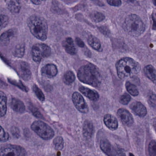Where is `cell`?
Listing matches in <instances>:
<instances>
[{"label": "cell", "mask_w": 156, "mask_h": 156, "mask_svg": "<svg viewBox=\"0 0 156 156\" xmlns=\"http://www.w3.org/2000/svg\"><path fill=\"white\" fill-rule=\"evenodd\" d=\"M129 155H130V156H134V155L132 153H130V154H129Z\"/></svg>", "instance_id": "46"}, {"label": "cell", "mask_w": 156, "mask_h": 156, "mask_svg": "<svg viewBox=\"0 0 156 156\" xmlns=\"http://www.w3.org/2000/svg\"><path fill=\"white\" fill-rule=\"evenodd\" d=\"M116 154L118 156H126L125 151L121 147H117L115 149Z\"/></svg>", "instance_id": "38"}, {"label": "cell", "mask_w": 156, "mask_h": 156, "mask_svg": "<svg viewBox=\"0 0 156 156\" xmlns=\"http://www.w3.org/2000/svg\"><path fill=\"white\" fill-rule=\"evenodd\" d=\"M7 8L12 13H19L21 8V3L19 0H10L7 3Z\"/></svg>", "instance_id": "19"}, {"label": "cell", "mask_w": 156, "mask_h": 156, "mask_svg": "<svg viewBox=\"0 0 156 156\" xmlns=\"http://www.w3.org/2000/svg\"><path fill=\"white\" fill-rule=\"evenodd\" d=\"M1 29L5 27L9 23V17L6 15L1 14Z\"/></svg>", "instance_id": "33"}, {"label": "cell", "mask_w": 156, "mask_h": 156, "mask_svg": "<svg viewBox=\"0 0 156 156\" xmlns=\"http://www.w3.org/2000/svg\"><path fill=\"white\" fill-rule=\"evenodd\" d=\"M103 122L105 126L111 131H114L118 128V121L117 119L112 115H106L103 118Z\"/></svg>", "instance_id": "15"}, {"label": "cell", "mask_w": 156, "mask_h": 156, "mask_svg": "<svg viewBox=\"0 0 156 156\" xmlns=\"http://www.w3.org/2000/svg\"><path fill=\"white\" fill-rule=\"evenodd\" d=\"M31 53L33 60L36 63H39L42 59L50 56L51 48L45 44L37 43L32 47Z\"/></svg>", "instance_id": "6"}, {"label": "cell", "mask_w": 156, "mask_h": 156, "mask_svg": "<svg viewBox=\"0 0 156 156\" xmlns=\"http://www.w3.org/2000/svg\"><path fill=\"white\" fill-rule=\"evenodd\" d=\"M31 128L44 140H49L53 138L55 135L53 129L42 121H35L31 125Z\"/></svg>", "instance_id": "5"}, {"label": "cell", "mask_w": 156, "mask_h": 156, "mask_svg": "<svg viewBox=\"0 0 156 156\" xmlns=\"http://www.w3.org/2000/svg\"><path fill=\"white\" fill-rule=\"evenodd\" d=\"M75 40H76V42L77 43V45L79 47H84L85 44H84V42L82 41V40L81 38H79V37H76Z\"/></svg>", "instance_id": "40"}, {"label": "cell", "mask_w": 156, "mask_h": 156, "mask_svg": "<svg viewBox=\"0 0 156 156\" xmlns=\"http://www.w3.org/2000/svg\"><path fill=\"white\" fill-rule=\"evenodd\" d=\"M152 2H153L154 5L156 6V0H152Z\"/></svg>", "instance_id": "45"}, {"label": "cell", "mask_w": 156, "mask_h": 156, "mask_svg": "<svg viewBox=\"0 0 156 156\" xmlns=\"http://www.w3.org/2000/svg\"><path fill=\"white\" fill-rule=\"evenodd\" d=\"M92 1H94V2H95V1H98V0H92Z\"/></svg>", "instance_id": "47"}, {"label": "cell", "mask_w": 156, "mask_h": 156, "mask_svg": "<svg viewBox=\"0 0 156 156\" xmlns=\"http://www.w3.org/2000/svg\"><path fill=\"white\" fill-rule=\"evenodd\" d=\"M0 101H1V117H2L5 115L7 111V97L3 92H0Z\"/></svg>", "instance_id": "22"}, {"label": "cell", "mask_w": 156, "mask_h": 156, "mask_svg": "<svg viewBox=\"0 0 156 156\" xmlns=\"http://www.w3.org/2000/svg\"><path fill=\"white\" fill-rule=\"evenodd\" d=\"M144 73L148 79L153 82L156 81V69L153 66L148 65L144 68Z\"/></svg>", "instance_id": "20"}, {"label": "cell", "mask_w": 156, "mask_h": 156, "mask_svg": "<svg viewBox=\"0 0 156 156\" xmlns=\"http://www.w3.org/2000/svg\"><path fill=\"white\" fill-rule=\"evenodd\" d=\"M79 90L83 95H85L91 101H98L100 98V95L99 94L94 90H91L89 88L84 87V86L80 87Z\"/></svg>", "instance_id": "13"}, {"label": "cell", "mask_w": 156, "mask_h": 156, "mask_svg": "<svg viewBox=\"0 0 156 156\" xmlns=\"http://www.w3.org/2000/svg\"><path fill=\"white\" fill-rule=\"evenodd\" d=\"M41 73L43 76L46 77H55L57 75V68L54 64H47L41 69Z\"/></svg>", "instance_id": "12"}, {"label": "cell", "mask_w": 156, "mask_h": 156, "mask_svg": "<svg viewBox=\"0 0 156 156\" xmlns=\"http://www.w3.org/2000/svg\"><path fill=\"white\" fill-rule=\"evenodd\" d=\"M90 17L93 22L100 23L104 20L105 16L100 12H94L91 14Z\"/></svg>", "instance_id": "27"}, {"label": "cell", "mask_w": 156, "mask_h": 156, "mask_svg": "<svg viewBox=\"0 0 156 156\" xmlns=\"http://www.w3.org/2000/svg\"><path fill=\"white\" fill-rule=\"evenodd\" d=\"M131 108L133 112L140 117H144L147 114V110L145 106L139 101L132 103L131 105Z\"/></svg>", "instance_id": "14"}, {"label": "cell", "mask_w": 156, "mask_h": 156, "mask_svg": "<svg viewBox=\"0 0 156 156\" xmlns=\"http://www.w3.org/2000/svg\"><path fill=\"white\" fill-rule=\"evenodd\" d=\"M16 67L18 74L23 80L25 81L30 80L31 72L30 66L28 63L24 61H19L16 64Z\"/></svg>", "instance_id": "9"}, {"label": "cell", "mask_w": 156, "mask_h": 156, "mask_svg": "<svg viewBox=\"0 0 156 156\" xmlns=\"http://www.w3.org/2000/svg\"><path fill=\"white\" fill-rule=\"evenodd\" d=\"M53 144L56 150H61L64 147V141L61 136H57L54 139Z\"/></svg>", "instance_id": "29"}, {"label": "cell", "mask_w": 156, "mask_h": 156, "mask_svg": "<svg viewBox=\"0 0 156 156\" xmlns=\"http://www.w3.org/2000/svg\"><path fill=\"white\" fill-rule=\"evenodd\" d=\"M83 136L86 138H90L93 133V126L92 123L89 121L86 120L84 122L82 128Z\"/></svg>", "instance_id": "18"}, {"label": "cell", "mask_w": 156, "mask_h": 156, "mask_svg": "<svg viewBox=\"0 0 156 156\" xmlns=\"http://www.w3.org/2000/svg\"><path fill=\"white\" fill-rule=\"evenodd\" d=\"M78 77L81 82L97 87L101 83V77L98 68L94 65L88 64L80 68Z\"/></svg>", "instance_id": "1"}, {"label": "cell", "mask_w": 156, "mask_h": 156, "mask_svg": "<svg viewBox=\"0 0 156 156\" xmlns=\"http://www.w3.org/2000/svg\"><path fill=\"white\" fill-rule=\"evenodd\" d=\"M101 149L108 156H116L114 150L111 143L107 140L101 141L100 144Z\"/></svg>", "instance_id": "16"}, {"label": "cell", "mask_w": 156, "mask_h": 156, "mask_svg": "<svg viewBox=\"0 0 156 156\" xmlns=\"http://www.w3.org/2000/svg\"></svg>", "instance_id": "48"}, {"label": "cell", "mask_w": 156, "mask_h": 156, "mask_svg": "<svg viewBox=\"0 0 156 156\" xmlns=\"http://www.w3.org/2000/svg\"><path fill=\"white\" fill-rule=\"evenodd\" d=\"M117 115L122 122L125 125L130 126L133 123V117L128 110L121 108L118 110Z\"/></svg>", "instance_id": "10"}, {"label": "cell", "mask_w": 156, "mask_h": 156, "mask_svg": "<svg viewBox=\"0 0 156 156\" xmlns=\"http://www.w3.org/2000/svg\"><path fill=\"white\" fill-rule=\"evenodd\" d=\"M149 156H156V141L153 140L150 142L148 146Z\"/></svg>", "instance_id": "31"}, {"label": "cell", "mask_w": 156, "mask_h": 156, "mask_svg": "<svg viewBox=\"0 0 156 156\" xmlns=\"http://www.w3.org/2000/svg\"><path fill=\"white\" fill-rule=\"evenodd\" d=\"M125 2L127 3L132 4H137V1L136 0H123Z\"/></svg>", "instance_id": "44"}, {"label": "cell", "mask_w": 156, "mask_h": 156, "mask_svg": "<svg viewBox=\"0 0 156 156\" xmlns=\"http://www.w3.org/2000/svg\"><path fill=\"white\" fill-rule=\"evenodd\" d=\"M152 19L153 21V28L156 29V13L153 14L152 15Z\"/></svg>", "instance_id": "43"}, {"label": "cell", "mask_w": 156, "mask_h": 156, "mask_svg": "<svg viewBox=\"0 0 156 156\" xmlns=\"http://www.w3.org/2000/svg\"><path fill=\"white\" fill-rule=\"evenodd\" d=\"M62 46L66 52L69 55H76L78 52L74 41L71 37H68L66 38L62 42Z\"/></svg>", "instance_id": "11"}, {"label": "cell", "mask_w": 156, "mask_h": 156, "mask_svg": "<svg viewBox=\"0 0 156 156\" xmlns=\"http://www.w3.org/2000/svg\"><path fill=\"white\" fill-rule=\"evenodd\" d=\"M149 103L152 106H155L156 105V95L155 94H152L150 95L148 100Z\"/></svg>", "instance_id": "37"}, {"label": "cell", "mask_w": 156, "mask_h": 156, "mask_svg": "<svg viewBox=\"0 0 156 156\" xmlns=\"http://www.w3.org/2000/svg\"><path fill=\"white\" fill-rule=\"evenodd\" d=\"M33 90L36 95L37 98L41 101H44L45 100V94L41 90L38 88L36 84H34L33 86Z\"/></svg>", "instance_id": "28"}, {"label": "cell", "mask_w": 156, "mask_h": 156, "mask_svg": "<svg viewBox=\"0 0 156 156\" xmlns=\"http://www.w3.org/2000/svg\"><path fill=\"white\" fill-rule=\"evenodd\" d=\"M0 156H27V153L21 146L6 144L1 147Z\"/></svg>", "instance_id": "7"}, {"label": "cell", "mask_w": 156, "mask_h": 156, "mask_svg": "<svg viewBox=\"0 0 156 156\" xmlns=\"http://www.w3.org/2000/svg\"><path fill=\"white\" fill-rule=\"evenodd\" d=\"M99 29L101 32L106 35L109 33V30L108 28L105 26H101L99 27Z\"/></svg>", "instance_id": "41"}, {"label": "cell", "mask_w": 156, "mask_h": 156, "mask_svg": "<svg viewBox=\"0 0 156 156\" xmlns=\"http://www.w3.org/2000/svg\"><path fill=\"white\" fill-rule=\"evenodd\" d=\"M9 137V134L5 132L2 126H1V133H0V138L1 142H5L8 140Z\"/></svg>", "instance_id": "34"}, {"label": "cell", "mask_w": 156, "mask_h": 156, "mask_svg": "<svg viewBox=\"0 0 156 156\" xmlns=\"http://www.w3.org/2000/svg\"><path fill=\"white\" fill-rule=\"evenodd\" d=\"M27 24L30 32L36 38L45 41L47 38L48 27L46 21L38 16H31L27 20Z\"/></svg>", "instance_id": "3"}, {"label": "cell", "mask_w": 156, "mask_h": 156, "mask_svg": "<svg viewBox=\"0 0 156 156\" xmlns=\"http://www.w3.org/2000/svg\"><path fill=\"white\" fill-rule=\"evenodd\" d=\"M31 112H32V113L34 116L38 117V118H42L43 117V116H42L41 114L39 112V111L37 110V109L34 108V107H32V109H31Z\"/></svg>", "instance_id": "36"}, {"label": "cell", "mask_w": 156, "mask_h": 156, "mask_svg": "<svg viewBox=\"0 0 156 156\" xmlns=\"http://www.w3.org/2000/svg\"><path fill=\"white\" fill-rule=\"evenodd\" d=\"M12 134L14 137H18L20 136V132L18 128L16 127H13L11 130Z\"/></svg>", "instance_id": "39"}, {"label": "cell", "mask_w": 156, "mask_h": 156, "mask_svg": "<svg viewBox=\"0 0 156 156\" xmlns=\"http://www.w3.org/2000/svg\"><path fill=\"white\" fill-rule=\"evenodd\" d=\"M72 100L76 108L82 113H87L89 111V106L83 96L78 92L73 93Z\"/></svg>", "instance_id": "8"}, {"label": "cell", "mask_w": 156, "mask_h": 156, "mask_svg": "<svg viewBox=\"0 0 156 156\" xmlns=\"http://www.w3.org/2000/svg\"><path fill=\"white\" fill-rule=\"evenodd\" d=\"M30 1L34 4L39 5L41 4L42 3L44 2L46 0H30Z\"/></svg>", "instance_id": "42"}, {"label": "cell", "mask_w": 156, "mask_h": 156, "mask_svg": "<svg viewBox=\"0 0 156 156\" xmlns=\"http://www.w3.org/2000/svg\"><path fill=\"white\" fill-rule=\"evenodd\" d=\"M8 81H9L10 83H12L13 85L17 86L19 89H21V90H22L24 91H28V90L27 87L25 86V85L23 84V83L21 82V81L18 82L17 81L15 80H12V79H8Z\"/></svg>", "instance_id": "30"}, {"label": "cell", "mask_w": 156, "mask_h": 156, "mask_svg": "<svg viewBox=\"0 0 156 156\" xmlns=\"http://www.w3.org/2000/svg\"><path fill=\"white\" fill-rule=\"evenodd\" d=\"M110 5L113 6H120L122 4L121 0H106Z\"/></svg>", "instance_id": "35"}, {"label": "cell", "mask_w": 156, "mask_h": 156, "mask_svg": "<svg viewBox=\"0 0 156 156\" xmlns=\"http://www.w3.org/2000/svg\"><path fill=\"white\" fill-rule=\"evenodd\" d=\"M14 32L12 29L3 33L1 36V44L2 45H7L10 42V38L14 35Z\"/></svg>", "instance_id": "23"}, {"label": "cell", "mask_w": 156, "mask_h": 156, "mask_svg": "<svg viewBox=\"0 0 156 156\" xmlns=\"http://www.w3.org/2000/svg\"><path fill=\"white\" fill-rule=\"evenodd\" d=\"M75 80V76L74 73L71 71H68L65 73L63 77V81L66 84L69 85L74 82Z\"/></svg>", "instance_id": "25"}, {"label": "cell", "mask_w": 156, "mask_h": 156, "mask_svg": "<svg viewBox=\"0 0 156 156\" xmlns=\"http://www.w3.org/2000/svg\"><path fill=\"white\" fill-rule=\"evenodd\" d=\"M124 28L130 35L138 37L144 32L145 25L138 16L132 14L125 18Z\"/></svg>", "instance_id": "4"}, {"label": "cell", "mask_w": 156, "mask_h": 156, "mask_svg": "<svg viewBox=\"0 0 156 156\" xmlns=\"http://www.w3.org/2000/svg\"><path fill=\"white\" fill-rule=\"evenodd\" d=\"M131 100V97L130 95L128 94L125 93L121 96L119 101L121 104L125 105L128 104L130 102Z\"/></svg>", "instance_id": "32"}, {"label": "cell", "mask_w": 156, "mask_h": 156, "mask_svg": "<svg viewBox=\"0 0 156 156\" xmlns=\"http://www.w3.org/2000/svg\"><path fill=\"white\" fill-rule=\"evenodd\" d=\"M125 87L127 91L132 96H136L139 94L138 88L136 85L131 83L130 82H127L126 83Z\"/></svg>", "instance_id": "24"}, {"label": "cell", "mask_w": 156, "mask_h": 156, "mask_svg": "<svg viewBox=\"0 0 156 156\" xmlns=\"http://www.w3.org/2000/svg\"><path fill=\"white\" fill-rule=\"evenodd\" d=\"M88 42L89 44L94 50L99 51L101 48L100 41L94 36H89L88 38Z\"/></svg>", "instance_id": "21"}, {"label": "cell", "mask_w": 156, "mask_h": 156, "mask_svg": "<svg viewBox=\"0 0 156 156\" xmlns=\"http://www.w3.org/2000/svg\"><path fill=\"white\" fill-rule=\"evenodd\" d=\"M25 53V45L21 44L17 45L14 52V55L16 57L21 58L23 57Z\"/></svg>", "instance_id": "26"}, {"label": "cell", "mask_w": 156, "mask_h": 156, "mask_svg": "<svg viewBox=\"0 0 156 156\" xmlns=\"http://www.w3.org/2000/svg\"><path fill=\"white\" fill-rule=\"evenodd\" d=\"M10 106L15 112L19 113H22L25 110V106L22 101L17 98H13L11 101Z\"/></svg>", "instance_id": "17"}, {"label": "cell", "mask_w": 156, "mask_h": 156, "mask_svg": "<svg viewBox=\"0 0 156 156\" xmlns=\"http://www.w3.org/2000/svg\"><path fill=\"white\" fill-rule=\"evenodd\" d=\"M117 75L121 79H125L136 75L141 70V66L137 61L129 57L123 58L116 65Z\"/></svg>", "instance_id": "2"}]
</instances>
